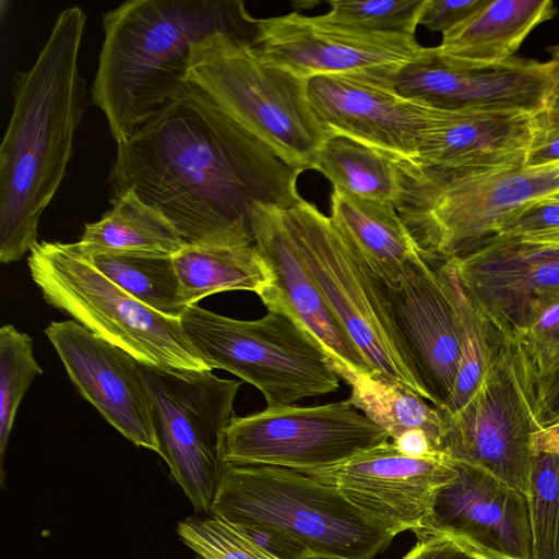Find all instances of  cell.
<instances>
[{
  "instance_id": "obj_1",
  "label": "cell",
  "mask_w": 559,
  "mask_h": 559,
  "mask_svg": "<svg viewBox=\"0 0 559 559\" xmlns=\"http://www.w3.org/2000/svg\"><path fill=\"white\" fill-rule=\"evenodd\" d=\"M300 171L192 84L124 142L108 181L158 210L187 246L253 243L257 204L301 199Z\"/></svg>"
},
{
  "instance_id": "obj_2",
  "label": "cell",
  "mask_w": 559,
  "mask_h": 559,
  "mask_svg": "<svg viewBox=\"0 0 559 559\" xmlns=\"http://www.w3.org/2000/svg\"><path fill=\"white\" fill-rule=\"evenodd\" d=\"M86 15H58L34 64L13 80V110L0 146V261L21 260L37 243L38 223L72 155L86 109L79 53Z\"/></svg>"
},
{
  "instance_id": "obj_3",
  "label": "cell",
  "mask_w": 559,
  "mask_h": 559,
  "mask_svg": "<svg viewBox=\"0 0 559 559\" xmlns=\"http://www.w3.org/2000/svg\"><path fill=\"white\" fill-rule=\"evenodd\" d=\"M257 21L239 0H130L107 11L91 94L116 143L189 84L195 43L215 32L252 41Z\"/></svg>"
},
{
  "instance_id": "obj_4",
  "label": "cell",
  "mask_w": 559,
  "mask_h": 559,
  "mask_svg": "<svg viewBox=\"0 0 559 559\" xmlns=\"http://www.w3.org/2000/svg\"><path fill=\"white\" fill-rule=\"evenodd\" d=\"M394 204L421 254L445 262L497 236L528 207L559 199V162L481 173L438 169L394 156Z\"/></svg>"
},
{
  "instance_id": "obj_5",
  "label": "cell",
  "mask_w": 559,
  "mask_h": 559,
  "mask_svg": "<svg viewBox=\"0 0 559 559\" xmlns=\"http://www.w3.org/2000/svg\"><path fill=\"white\" fill-rule=\"evenodd\" d=\"M210 513L281 533L318 559H373L394 537L333 487L278 466L224 465Z\"/></svg>"
},
{
  "instance_id": "obj_6",
  "label": "cell",
  "mask_w": 559,
  "mask_h": 559,
  "mask_svg": "<svg viewBox=\"0 0 559 559\" xmlns=\"http://www.w3.org/2000/svg\"><path fill=\"white\" fill-rule=\"evenodd\" d=\"M187 80L289 166L312 169L328 134L306 80L263 62L251 41L224 32L193 45Z\"/></svg>"
},
{
  "instance_id": "obj_7",
  "label": "cell",
  "mask_w": 559,
  "mask_h": 559,
  "mask_svg": "<svg viewBox=\"0 0 559 559\" xmlns=\"http://www.w3.org/2000/svg\"><path fill=\"white\" fill-rule=\"evenodd\" d=\"M27 263L33 282L50 306L140 364L212 371L188 340L180 319L134 299L97 271L74 243L37 242Z\"/></svg>"
},
{
  "instance_id": "obj_8",
  "label": "cell",
  "mask_w": 559,
  "mask_h": 559,
  "mask_svg": "<svg viewBox=\"0 0 559 559\" xmlns=\"http://www.w3.org/2000/svg\"><path fill=\"white\" fill-rule=\"evenodd\" d=\"M182 329L209 367L223 369L255 386L266 408L293 405L332 393L340 376L322 345L277 307L257 320H238L188 306Z\"/></svg>"
},
{
  "instance_id": "obj_9",
  "label": "cell",
  "mask_w": 559,
  "mask_h": 559,
  "mask_svg": "<svg viewBox=\"0 0 559 559\" xmlns=\"http://www.w3.org/2000/svg\"><path fill=\"white\" fill-rule=\"evenodd\" d=\"M280 211L331 312L373 371L406 385L429 402L399 336L379 280L331 218L313 204L300 199Z\"/></svg>"
},
{
  "instance_id": "obj_10",
  "label": "cell",
  "mask_w": 559,
  "mask_h": 559,
  "mask_svg": "<svg viewBox=\"0 0 559 559\" xmlns=\"http://www.w3.org/2000/svg\"><path fill=\"white\" fill-rule=\"evenodd\" d=\"M535 374L512 338L502 333L486 372L467 403L442 415L440 451L526 493L540 428L534 418Z\"/></svg>"
},
{
  "instance_id": "obj_11",
  "label": "cell",
  "mask_w": 559,
  "mask_h": 559,
  "mask_svg": "<svg viewBox=\"0 0 559 559\" xmlns=\"http://www.w3.org/2000/svg\"><path fill=\"white\" fill-rule=\"evenodd\" d=\"M151 399L162 457L195 512L210 513L224 467L223 443L240 381L211 370L159 368L138 361Z\"/></svg>"
},
{
  "instance_id": "obj_12",
  "label": "cell",
  "mask_w": 559,
  "mask_h": 559,
  "mask_svg": "<svg viewBox=\"0 0 559 559\" xmlns=\"http://www.w3.org/2000/svg\"><path fill=\"white\" fill-rule=\"evenodd\" d=\"M389 433L347 400L266 408L234 416L225 432L224 465H270L301 473L340 464L389 441Z\"/></svg>"
},
{
  "instance_id": "obj_13",
  "label": "cell",
  "mask_w": 559,
  "mask_h": 559,
  "mask_svg": "<svg viewBox=\"0 0 559 559\" xmlns=\"http://www.w3.org/2000/svg\"><path fill=\"white\" fill-rule=\"evenodd\" d=\"M392 319L429 402L440 409L448 400L461 357L462 317L452 265L432 266L423 254L400 278L382 284Z\"/></svg>"
},
{
  "instance_id": "obj_14",
  "label": "cell",
  "mask_w": 559,
  "mask_h": 559,
  "mask_svg": "<svg viewBox=\"0 0 559 559\" xmlns=\"http://www.w3.org/2000/svg\"><path fill=\"white\" fill-rule=\"evenodd\" d=\"M305 474L333 487L386 532L417 539L428 531L436 497L456 475L447 455L416 457L391 441Z\"/></svg>"
},
{
  "instance_id": "obj_15",
  "label": "cell",
  "mask_w": 559,
  "mask_h": 559,
  "mask_svg": "<svg viewBox=\"0 0 559 559\" xmlns=\"http://www.w3.org/2000/svg\"><path fill=\"white\" fill-rule=\"evenodd\" d=\"M251 44L263 62L306 81L394 71L424 49L415 37L347 29L297 12L258 19Z\"/></svg>"
},
{
  "instance_id": "obj_16",
  "label": "cell",
  "mask_w": 559,
  "mask_h": 559,
  "mask_svg": "<svg viewBox=\"0 0 559 559\" xmlns=\"http://www.w3.org/2000/svg\"><path fill=\"white\" fill-rule=\"evenodd\" d=\"M402 96L449 109L546 111L555 91L549 62L512 58L490 66H468L442 58L424 47L414 60L391 75Z\"/></svg>"
},
{
  "instance_id": "obj_17",
  "label": "cell",
  "mask_w": 559,
  "mask_h": 559,
  "mask_svg": "<svg viewBox=\"0 0 559 559\" xmlns=\"http://www.w3.org/2000/svg\"><path fill=\"white\" fill-rule=\"evenodd\" d=\"M395 71L308 79V99L326 134H343L416 159L438 108L399 94L391 83Z\"/></svg>"
},
{
  "instance_id": "obj_18",
  "label": "cell",
  "mask_w": 559,
  "mask_h": 559,
  "mask_svg": "<svg viewBox=\"0 0 559 559\" xmlns=\"http://www.w3.org/2000/svg\"><path fill=\"white\" fill-rule=\"evenodd\" d=\"M45 334L72 383L108 424L136 447L162 455L138 361L72 319L51 322Z\"/></svg>"
},
{
  "instance_id": "obj_19",
  "label": "cell",
  "mask_w": 559,
  "mask_h": 559,
  "mask_svg": "<svg viewBox=\"0 0 559 559\" xmlns=\"http://www.w3.org/2000/svg\"><path fill=\"white\" fill-rule=\"evenodd\" d=\"M448 262L468 297L502 333L516 328L535 304L559 294V248L492 237Z\"/></svg>"
},
{
  "instance_id": "obj_20",
  "label": "cell",
  "mask_w": 559,
  "mask_h": 559,
  "mask_svg": "<svg viewBox=\"0 0 559 559\" xmlns=\"http://www.w3.org/2000/svg\"><path fill=\"white\" fill-rule=\"evenodd\" d=\"M452 463L455 478L438 492L426 535L452 534L496 559H532L526 493L478 467Z\"/></svg>"
},
{
  "instance_id": "obj_21",
  "label": "cell",
  "mask_w": 559,
  "mask_h": 559,
  "mask_svg": "<svg viewBox=\"0 0 559 559\" xmlns=\"http://www.w3.org/2000/svg\"><path fill=\"white\" fill-rule=\"evenodd\" d=\"M280 207L257 204L251 211L253 243L274 276L273 286L260 299L266 308H281L300 323L325 349L336 372L373 373L331 312L301 261Z\"/></svg>"
},
{
  "instance_id": "obj_22",
  "label": "cell",
  "mask_w": 559,
  "mask_h": 559,
  "mask_svg": "<svg viewBox=\"0 0 559 559\" xmlns=\"http://www.w3.org/2000/svg\"><path fill=\"white\" fill-rule=\"evenodd\" d=\"M543 115L515 110L438 108L416 160L457 173L491 171L525 165L528 151L544 128Z\"/></svg>"
},
{
  "instance_id": "obj_23",
  "label": "cell",
  "mask_w": 559,
  "mask_h": 559,
  "mask_svg": "<svg viewBox=\"0 0 559 559\" xmlns=\"http://www.w3.org/2000/svg\"><path fill=\"white\" fill-rule=\"evenodd\" d=\"M556 14L550 0H487L442 35L438 53L455 63L490 66L514 58L527 35Z\"/></svg>"
},
{
  "instance_id": "obj_24",
  "label": "cell",
  "mask_w": 559,
  "mask_h": 559,
  "mask_svg": "<svg viewBox=\"0 0 559 559\" xmlns=\"http://www.w3.org/2000/svg\"><path fill=\"white\" fill-rule=\"evenodd\" d=\"M330 218L382 284L396 282L406 264L421 254L392 203L333 188Z\"/></svg>"
},
{
  "instance_id": "obj_25",
  "label": "cell",
  "mask_w": 559,
  "mask_h": 559,
  "mask_svg": "<svg viewBox=\"0 0 559 559\" xmlns=\"http://www.w3.org/2000/svg\"><path fill=\"white\" fill-rule=\"evenodd\" d=\"M179 298L185 306L206 296L249 290L259 297L273 286L274 276L254 243L186 246L174 255Z\"/></svg>"
},
{
  "instance_id": "obj_26",
  "label": "cell",
  "mask_w": 559,
  "mask_h": 559,
  "mask_svg": "<svg viewBox=\"0 0 559 559\" xmlns=\"http://www.w3.org/2000/svg\"><path fill=\"white\" fill-rule=\"evenodd\" d=\"M99 221L85 224L76 245L83 250L175 255L187 245L170 222L133 190L116 194Z\"/></svg>"
},
{
  "instance_id": "obj_27",
  "label": "cell",
  "mask_w": 559,
  "mask_h": 559,
  "mask_svg": "<svg viewBox=\"0 0 559 559\" xmlns=\"http://www.w3.org/2000/svg\"><path fill=\"white\" fill-rule=\"evenodd\" d=\"M337 373L350 386L347 402L384 429L391 439L411 429H421L440 451L444 420L441 412L431 403L406 385L378 372Z\"/></svg>"
},
{
  "instance_id": "obj_28",
  "label": "cell",
  "mask_w": 559,
  "mask_h": 559,
  "mask_svg": "<svg viewBox=\"0 0 559 559\" xmlns=\"http://www.w3.org/2000/svg\"><path fill=\"white\" fill-rule=\"evenodd\" d=\"M312 169L350 195L395 204L400 187L394 154L343 134L326 136Z\"/></svg>"
},
{
  "instance_id": "obj_29",
  "label": "cell",
  "mask_w": 559,
  "mask_h": 559,
  "mask_svg": "<svg viewBox=\"0 0 559 559\" xmlns=\"http://www.w3.org/2000/svg\"><path fill=\"white\" fill-rule=\"evenodd\" d=\"M78 252L97 271L154 311L180 319L186 308L179 298L174 257L151 252L83 250Z\"/></svg>"
},
{
  "instance_id": "obj_30",
  "label": "cell",
  "mask_w": 559,
  "mask_h": 559,
  "mask_svg": "<svg viewBox=\"0 0 559 559\" xmlns=\"http://www.w3.org/2000/svg\"><path fill=\"white\" fill-rule=\"evenodd\" d=\"M456 281L463 330L462 347L451 393L439 409L442 415L456 413L473 396L502 338V332L468 297L457 277Z\"/></svg>"
},
{
  "instance_id": "obj_31",
  "label": "cell",
  "mask_w": 559,
  "mask_h": 559,
  "mask_svg": "<svg viewBox=\"0 0 559 559\" xmlns=\"http://www.w3.org/2000/svg\"><path fill=\"white\" fill-rule=\"evenodd\" d=\"M43 373L32 338L12 324L0 329V483L3 487V461L9 437L21 400L33 380Z\"/></svg>"
},
{
  "instance_id": "obj_32",
  "label": "cell",
  "mask_w": 559,
  "mask_h": 559,
  "mask_svg": "<svg viewBox=\"0 0 559 559\" xmlns=\"http://www.w3.org/2000/svg\"><path fill=\"white\" fill-rule=\"evenodd\" d=\"M532 559H559V455H535L526 491Z\"/></svg>"
},
{
  "instance_id": "obj_33",
  "label": "cell",
  "mask_w": 559,
  "mask_h": 559,
  "mask_svg": "<svg viewBox=\"0 0 559 559\" xmlns=\"http://www.w3.org/2000/svg\"><path fill=\"white\" fill-rule=\"evenodd\" d=\"M319 17L332 25L373 34L415 37L426 0H333Z\"/></svg>"
},
{
  "instance_id": "obj_34",
  "label": "cell",
  "mask_w": 559,
  "mask_h": 559,
  "mask_svg": "<svg viewBox=\"0 0 559 559\" xmlns=\"http://www.w3.org/2000/svg\"><path fill=\"white\" fill-rule=\"evenodd\" d=\"M524 354L536 378L559 364V294L535 304L509 333Z\"/></svg>"
},
{
  "instance_id": "obj_35",
  "label": "cell",
  "mask_w": 559,
  "mask_h": 559,
  "mask_svg": "<svg viewBox=\"0 0 559 559\" xmlns=\"http://www.w3.org/2000/svg\"><path fill=\"white\" fill-rule=\"evenodd\" d=\"M402 559H496L465 539L449 533H432L417 539V544Z\"/></svg>"
},
{
  "instance_id": "obj_36",
  "label": "cell",
  "mask_w": 559,
  "mask_h": 559,
  "mask_svg": "<svg viewBox=\"0 0 559 559\" xmlns=\"http://www.w3.org/2000/svg\"><path fill=\"white\" fill-rule=\"evenodd\" d=\"M552 231H559V199L528 207L511 218L497 236L526 237Z\"/></svg>"
},
{
  "instance_id": "obj_37",
  "label": "cell",
  "mask_w": 559,
  "mask_h": 559,
  "mask_svg": "<svg viewBox=\"0 0 559 559\" xmlns=\"http://www.w3.org/2000/svg\"><path fill=\"white\" fill-rule=\"evenodd\" d=\"M487 0H426L419 25L442 35L469 17Z\"/></svg>"
},
{
  "instance_id": "obj_38",
  "label": "cell",
  "mask_w": 559,
  "mask_h": 559,
  "mask_svg": "<svg viewBox=\"0 0 559 559\" xmlns=\"http://www.w3.org/2000/svg\"><path fill=\"white\" fill-rule=\"evenodd\" d=\"M534 418L540 429L559 424V364L535 379Z\"/></svg>"
},
{
  "instance_id": "obj_39",
  "label": "cell",
  "mask_w": 559,
  "mask_h": 559,
  "mask_svg": "<svg viewBox=\"0 0 559 559\" xmlns=\"http://www.w3.org/2000/svg\"><path fill=\"white\" fill-rule=\"evenodd\" d=\"M557 162H559V122L544 121V128L531 146L525 165L539 166Z\"/></svg>"
},
{
  "instance_id": "obj_40",
  "label": "cell",
  "mask_w": 559,
  "mask_h": 559,
  "mask_svg": "<svg viewBox=\"0 0 559 559\" xmlns=\"http://www.w3.org/2000/svg\"><path fill=\"white\" fill-rule=\"evenodd\" d=\"M392 442L403 453L416 457H437L445 455L437 450L429 436L421 429H411L395 439Z\"/></svg>"
},
{
  "instance_id": "obj_41",
  "label": "cell",
  "mask_w": 559,
  "mask_h": 559,
  "mask_svg": "<svg viewBox=\"0 0 559 559\" xmlns=\"http://www.w3.org/2000/svg\"><path fill=\"white\" fill-rule=\"evenodd\" d=\"M530 449L534 456L539 453L559 455V424L542 428L533 433Z\"/></svg>"
},
{
  "instance_id": "obj_42",
  "label": "cell",
  "mask_w": 559,
  "mask_h": 559,
  "mask_svg": "<svg viewBox=\"0 0 559 559\" xmlns=\"http://www.w3.org/2000/svg\"><path fill=\"white\" fill-rule=\"evenodd\" d=\"M499 237V236H496ZM540 248H559V231L526 237H506Z\"/></svg>"
},
{
  "instance_id": "obj_43",
  "label": "cell",
  "mask_w": 559,
  "mask_h": 559,
  "mask_svg": "<svg viewBox=\"0 0 559 559\" xmlns=\"http://www.w3.org/2000/svg\"><path fill=\"white\" fill-rule=\"evenodd\" d=\"M543 117L546 123L559 122V91H555L550 96Z\"/></svg>"
},
{
  "instance_id": "obj_44",
  "label": "cell",
  "mask_w": 559,
  "mask_h": 559,
  "mask_svg": "<svg viewBox=\"0 0 559 559\" xmlns=\"http://www.w3.org/2000/svg\"><path fill=\"white\" fill-rule=\"evenodd\" d=\"M551 58L548 60L552 78L555 81V91H559V44L550 48ZM554 91V92H555Z\"/></svg>"
},
{
  "instance_id": "obj_45",
  "label": "cell",
  "mask_w": 559,
  "mask_h": 559,
  "mask_svg": "<svg viewBox=\"0 0 559 559\" xmlns=\"http://www.w3.org/2000/svg\"><path fill=\"white\" fill-rule=\"evenodd\" d=\"M267 559H278V558H276V557H275V556H273V555H269V558H267Z\"/></svg>"
}]
</instances>
